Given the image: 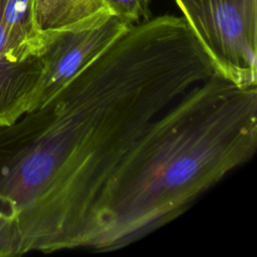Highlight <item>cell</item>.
Listing matches in <instances>:
<instances>
[{
	"label": "cell",
	"mask_w": 257,
	"mask_h": 257,
	"mask_svg": "<svg viewBox=\"0 0 257 257\" xmlns=\"http://www.w3.org/2000/svg\"><path fill=\"white\" fill-rule=\"evenodd\" d=\"M2 22L7 49L13 57L25 60L41 54L45 35L36 24L34 0H3Z\"/></svg>",
	"instance_id": "obj_7"
},
{
	"label": "cell",
	"mask_w": 257,
	"mask_h": 257,
	"mask_svg": "<svg viewBox=\"0 0 257 257\" xmlns=\"http://www.w3.org/2000/svg\"><path fill=\"white\" fill-rule=\"evenodd\" d=\"M216 71L238 85L257 83V0H175Z\"/></svg>",
	"instance_id": "obj_3"
},
{
	"label": "cell",
	"mask_w": 257,
	"mask_h": 257,
	"mask_svg": "<svg viewBox=\"0 0 257 257\" xmlns=\"http://www.w3.org/2000/svg\"><path fill=\"white\" fill-rule=\"evenodd\" d=\"M215 72L184 16L151 17L45 103L0 126V252L85 249L124 159L156 118Z\"/></svg>",
	"instance_id": "obj_1"
},
{
	"label": "cell",
	"mask_w": 257,
	"mask_h": 257,
	"mask_svg": "<svg viewBox=\"0 0 257 257\" xmlns=\"http://www.w3.org/2000/svg\"><path fill=\"white\" fill-rule=\"evenodd\" d=\"M257 149V84L215 72L152 123L104 191L86 249L110 252L172 222Z\"/></svg>",
	"instance_id": "obj_2"
},
{
	"label": "cell",
	"mask_w": 257,
	"mask_h": 257,
	"mask_svg": "<svg viewBox=\"0 0 257 257\" xmlns=\"http://www.w3.org/2000/svg\"><path fill=\"white\" fill-rule=\"evenodd\" d=\"M110 15L127 24H136L152 17L150 0H101Z\"/></svg>",
	"instance_id": "obj_8"
},
{
	"label": "cell",
	"mask_w": 257,
	"mask_h": 257,
	"mask_svg": "<svg viewBox=\"0 0 257 257\" xmlns=\"http://www.w3.org/2000/svg\"><path fill=\"white\" fill-rule=\"evenodd\" d=\"M130 26L116 16L82 28L45 34L43 72L31 109L50 99L76 73L97 57ZM30 109V110H31Z\"/></svg>",
	"instance_id": "obj_4"
},
{
	"label": "cell",
	"mask_w": 257,
	"mask_h": 257,
	"mask_svg": "<svg viewBox=\"0 0 257 257\" xmlns=\"http://www.w3.org/2000/svg\"><path fill=\"white\" fill-rule=\"evenodd\" d=\"M34 13L43 35L88 27L110 16L101 0H34Z\"/></svg>",
	"instance_id": "obj_6"
},
{
	"label": "cell",
	"mask_w": 257,
	"mask_h": 257,
	"mask_svg": "<svg viewBox=\"0 0 257 257\" xmlns=\"http://www.w3.org/2000/svg\"><path fill=\"white\" fill-rule=\"evenodd\" d=\"M2 3L0 0V126L15 122L31 109L43 72L41 54L19 60L8 51Z\"/></svg>",
	"instance_id": "obj_5"
}]
</instances>
